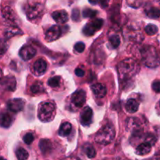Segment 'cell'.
Returning <instances> with one entry per match:
<instances>
[{"mask_svg":"<svg viewBox=\"0 0 160 160\" xmlns=\"http://www.w3.org/2000/svg\"><path fill=\"white\" fill-rule=\"evenodd\" d=\"M117 70L120 81H127L138 72L139 65L134 59H126L119 63Z\"/></svg>","mask_w":160,"mask_h":160,"instance_id":"cell-1","label":"cell"},{"mask_svg":"<svg viewBox=\"0 0 160 160\" xmlns=\"http://www.w3.org/2000/svg\"><path fill=\"white\" fill-rule=\"evenodd\" d=\"M142 60L145 66L151 68H156L160 65V55L155 47L145 45L141 49Z\"/></svg>","mask_w":160,"mask_h":160,"instance_id":"cell-2","label":"cell"},{"mask_svg":"<svg viewBox=\"0 0 160 160\" xmlns=\"http://www.w3.org/2000/svg\"><path fill=\"white\" fill-rule=\"evenodd\" d=\"M116 131L115 128L111 124H106L103 126L98 131L95 135V140L97 143L100 145H106L111 143L115 138Z\"/></svg>","mask_w":160,"mask_h":160,"instance_id":"cell-3","label":"cell"},{"mask_svg":"<svg viewBox=\"0 0 160 160\" xmlns=\"http://www.w3.org/2000/svg\"><path fill=\"white\" fill-rule=\"evenodd\" d=\"M56 115V106L51 102H45L39 106L38 117L42 122H50Z\"/></svg>","mask_w":160,"mask_h":160,"instance_id":"cell-4","label":"cell"},{"mask_svg":"<svg viewBox=\"0 0 160 160\" xmlns=\"http://www.w3.org/2000/svg\"><path fill=\"white\" fill-rule=\"evenodd\" d=\"M43 6L41 3L36 2L28 5L26 9L27 17L29 20H34L40 17L43 12Z\"/></svg>","mask_w":160,"mask_h":160,"instance_id":"cell-5","label":"cell"},{"mask_svg":"<svg viewBox=\"0 0 160 160\" xmlns=\"http://www.w3.org/2000/svg\"><path fill=\"white\" fill-rule=\"evenodd\" d=\"M86 102V92L84 90H78L72 95L71 102L75 107L81 108Z\"/></svg>","mask_w":160,"mask_h":160,"instance_id":"cell-6","label":"cell"},{"mask_svg":"<svg viewBox=\"0 0 160 160\" xmlns=\"http://www.w3.org/2000/svg\"><path fill=\"white\" fill-rule=\"evenodd\" d=\"M61 36V29L57 25H53L45 32V40L48 42L56 40Z\"/></svg>","mask_w":160,"mask_h":160,"instance_id":"cell-7","label":"cell"},{"mask_svg":"<svg viewBox=\"0 0 160 160\" xmlns=\"http://www.w3.org/2000/svg\"><path fill=\"white\" fill-rule=\"evenodd\" d=\"M36 49L33 46L29 45H24L21 48V49L19 52L20 58L23 60L28 61L29 59H31L36 54Z\"/></svg>","mask_w":160,"mask_h":160,"instance_id":"cell-8","label":"cell"},{"mask_svg":"<svg viewBox=\"0 0 160 160\" xmlns=\"http://www.w3.org/2000/svg\"><path fill=\"white\" fill-rule=\"evenodd\" d=\"M24 101L21 98H13L7 102V107L9 110L13 112H19L23 110L24 107Z\"/></svg>","mask_w":160,"mask_h":160,"instance_id":"cell-9","label":"cell"},{"mask_svg":"<svg viewBox=\"0 0 160 160\" xmlns=\"http://www.w3.org/2000/svg\"><path fill=\"white\" fill-rule=\"evenodd\" d=\"M93 117V111L88 106H86L81 113V123L83 126H88L91 124Z\"/></svg>","mask_w":160,"mask_h":160,"instance_id":"cell-10","label":"cell"},{"mask_svg":"<svg viewBox=\"0 0 160 160\" xmlns=\"http://www.w3.org/2000/svg\"><path fill=\"white\" fill-rule=\"evenodd\" d=\"M2 17L5 20V21L7 22V23H10V24L15 23V12L12 10V8L9 7V6H5L4 8H2Z\"/></svg>","mask_w":160,"mask_h":160,"instance_id":"cell-11","label":"cell"},{"mask_svg":"<svg viewBox=\"0 0 160 160\" xmlns=\"http://www.w3.org/2000/svg\"><path fill=\"white\" fill-rule=\"evenodd\" d=\"M33 70L34 74L41 76L44 74L47 70V63L44 59H38L33 65Z\"/></svg>","mask_w":160,"mask_h":160,"instance_id":"cell-12","label":"cell"},{"mask_svg":"<svg viewBox=\"0 0 160 160\" xmlns=\"http://www.w3.org/2000/svg\"><path fill=\"white\" fill-rule=\"evenodd\" d=\"M2 86L4 88L5 90L12 92L16 89L17 82L13 76H7L2 81Z\"/></svg>","mask_w":160,"mask_h":160,"instance_id":"cell-13","label":"cell"},{"mask_svg":"<svg viewBox=\"0 0 160 160\" xmlns=\"http://www.w3.org/2000/svg\"><path fill=\"white\" fill-rule=\"evenodd\" d=\"M52 17L58 23H64L68 20V14L65 10L55 11L52 14Z\"/></svg>","mask_w":160,"mask_h":160,"instance_id":"cell-14","label":"cell"},{"mask_svg":"<svg viewBox=\"0 0 160 160\" xmlns=\"http://www.w3.org/2000/svg\"><path fill=\"white\" fill-rule=\"evenodd\" d=\"M92 90L95 95L98 98H103L107 93V89L106 86L102 84H95L92 86Z\"/></svg>","mask_w":160,"mask_h":160,"instance_id":"cell-15","label":"cell"},{"mask_svg":"<svg viewBox=\"0 0 160 160\" xmlns=\"http://www.w3.org/2000/svg\"><path fill=\"white\" fill-rule=\"evenodd\" d=\"M12 118L8 112H1L0 113V126L2 128H8L12 124Z\"/></svg>","mask_w":160,"mask_h":160,"instance_id":"cell-16","label":"cell"},{"mask_svg":"<svg viewBox=\"0 0 160 160\" xmlns=\"http://www.w3.org/2000/svg\"><path fill=\"white\" fill-rule=\"evenodd\" d=\"M152 145L148 142H144L141 144L136 148V154L138 156H145L151 152Z\"/></svg>","mask_w":160,"mask_h":160,"instance_id":"cell-17","label":"cell"},{"mask_svg":"<svg viewBox=\"0 0 160 160\" xmlns=\"http://www.w3.org/2000/svg\"><path fill=\"white\" fill-rule=\"evenodd\" d=\"M139 108V103L138 101L134 98H130L128 100L126 105H125V109L130 113H134L138 111Z\"/></svg>","mask_w":160,"mask_h":160,"instance_id":"cell-18","label":"cell"},{"mask_svg":"<svg viewBox=\"0 0 160 160\" xmlns=\"http://www.w3.org/2000/svg\"><path fill=\"white\" fill-rule=\"evenodd\" d=\"M39 148L43 154H47L52 150V143L48 139H42L39 142Z\"/></svg>","mask_w":160,"mask_h":160,"instance_id":"cell-19","label":"cell"},{"mask_svg":"<svg viewBox=\"0 0 160 160\" xmlns=\"http://www.w3.org/2000/svg\"><path fill=\"white\" fill-rule=\"evenodd\" d=\"M72 130V126L70 123L68 122H66L63 123L60 126L59 130V135L62 136V137H66V136H68L70 134Z\"/></svg>","mask_w":160,"mask_h":160,"instance_id":"cell-20","label":"cell"},{"mask_svg":"<svg viewBox=\"0 0 160 160\" xmlns=\"http://www.w3.org/2000/svg\"><path fill=\"white\" fill-rule=\"evenodd\" d=\"M84 151L85 152V154L87 155V156L90 159H92V158L95 157L96 156V152H95V149L94 148L93 146L90 145V144H87L84 146Z\"/></svg>","mask_w":160,"mask_h":160,"instance_id":"cell-21","label":"cell"},{"mask_svg":"<svg viewBox=\"0 0 160 160\" xmlns=\"http://www.w3.org/2000/svg\"><path fill=\"white\" fill-rule=\"evenodd\" d=\"M146 14L149 18L157 19L160 17V9L158 8L152 7L146 11Z\"/></svg>","mask_w":160,"mask_h":160,"instance_id":"cell-22","label":"cell"},{"mask_svg":"<svg viewBox=\"0 0 160 160\" xmlns=\"http://www.w3.org/2000/svg\"><path fill=\"white\" fill-rule=\"evenodd\" d=\"M16 155L18 160H27L29 157L28 152L23 148H19L16 152Z\"/></svg>","mask_w":160,"mask_h":160,"instance_id":"cell-23","label":"cell"},{"mask_svg":"<svg viewBox=\"0 0 160 160\" xmlns=\"http://www.w3.org/2000/svg\"><path fill=\"white\" fill-rule=\"evenodd\" d=\"M44 86L43 84L41 82H36L34 84H32V86L31 87V91L32 93L34 94H38L42 93L44 92Z\"/></svg>","mask_w":160,"mask_h":160,"instance_id":"cell-24","label":"cell"},{"mask_svg":"<svg viewBox=\"0 0 160 160\" xmlns=\"http://www.w3.org/2000/svg\"><path fill=\"white\" fill-rule=\"evenodd\" d=\"M95 29L93 28L92 24L90 23H88V24H86L84 26V28H83V33H84L85 35L87 36H92V34H94L95 33Z\"/></svg>","mask_w":160,"mask_h":160,"instance_id":"cell-25","label":"cell"},{"mask_svg":"<svg viewBox=\"0 0 160 160\" xmlns=\"http://www.w3.org/2000/svg\"><path fill=\"white\" fill-rule=\"evenodd\" d=\"M60 84V77H52L48 81V84L51 88H56Z\"/></svg>","mask_w":160,"mask_h":160,"instance_id":"cell-26","label":"cell"},{"mask_svg":"<svg viewBox=\"0 0 160 160\" xmlns=\"http://www.w3.org/2000/svg\"><path fill=\"white\" fill-rule=\"evenodd\" d=\"M145 32L148 35H154L158 32V28L154 24H148L145 27Z\"/></svg>","mask_w":160,"mask_h":160,"instance_id":"cell-27","label":"cell"},{"mask_svg":"<svg viewBox=\"0 0 160 160\" xmlns=\"http://www.w3.org/2000/svg\"><path fill=\"white\" fill-rule=\"evenodd\" d=\"M109 42L113 48H117L120 44V38L117 34H113L109 37Z\"/></svg>","mask_w":160,"mask_h":160,"instance_id":"cell-28","label":"cell"},{"mask_svg":"<svg viewBox=\"0 0 160 160\" xmlns=\"http://www.w3.org/2000/svg\"><path fill=\"white\" fill-rule=\"evenodd\" d=\"M91 23L92 24L93 28H95V31H98L102 28L103 25V20L102 19H96V20H93V21L91 22Z\"/></svg>","mask_w":160,"mask_h":160,"instance_id":"cell-29","label":"cell"},{"mask_svg":"<svg viewBox=\"0 0 160 160\" xmlns=\"http://www.w3.org/2000/svg\"><path fill=\"white\" fill-rule=\"evenodd\" d=\"M97 14V12L95 10L91 9H85L83 11V16L85 18H90V17H94Z\"/></svg>","mask_w":160,"mask_h":160,"instance_id":"cell-30","label":"cell"},{"mask_svg":"<svg viewBox=\"0 0 160 160\" xmlns=\"http://www.w3.org/2000/svg\"><path fill=\"white\" fill-rule=\"evenodd\" d=\"M23 142H24L27 145H31V144L33 142V141H34V137L31 133H28V134H26L24 136H23Z\"/></svg>","mask_w":160,"mask_h":160,"instance_id":"cell-31","label":"cell"},{"mask_svg":"<svg viewBox=\"0 0 160 160\" xmlns=\"http://www.w3.org/2000/svg\"><path fill=\"white\" fill-rule=\"evenodd\" d=\"M8 45L6 44V41L3 39H0V56L4 54L6 51H7Z\"/></svg>","mask_w":160,"mask_h":160,"instance_id":"cell-32","label":"cell"},{"mask_svg":"<svg viewBox=\"0 0 160 160\" xmlns=\"http://www.w3.org/2000/svg\"><path fill=\"white\" fill-rule=\"evenodd\" d=\"M84 48H85V45H84L83 42H78V43L75 44L74 49L76 50L78 52H79V53L83 52L84 50Z\"/></svg>","mask_w":160,"mask_h":160,"instance_id":"cell-33","label":"cell"},{"mask_svg":"<svg viewBox=\"0 0 160 160\" xmlns=\"http://www.w3.org/2000/svg\"><path fill=\"white\" fill-rule=\"evenodd\" d=\"M128 2L129 4V6L134 8H137L141 6V4H142V0H128Z\"/></svg>","mask_w":160,"mask_h":160,"instance_id":"cell-34","label":"cell"},{"mask_svg":"<svg viewBox=\"0 0 160 160\" xmlns=\"http://www.w3.org/2000/svg\"><path fill=\"white\" fill-rule=\"evenodd\" d=\"M152 89L157 93H160V81H156L152 83Z\"/></svg>","mask_w":160,"mask_h":160,"instance_id":"cell-35","label":"cell"},{"mask_svg":"<svg viewBox=\"0 0 160 160\" xmlns=\"http://www.w3.org/2000/svg\"><path fill=\"white\" fill-rule=\"evenodd\" d=\"M156 142V138L154 137L153 135H149L146 138V140H145V142H148V144H150L151 145H154Z\"/></svg>","mask_w":160,"mask_h":160,"instance_id":"cell-36","label":"cell"},{"mask_svg":"<svg viewBox=\"0 0 160 160\" xmlns=\"http://www.w3.org/2000/svg\"><path fill=\"white\" fill-rule=\"evenodd\" d=\"M75 73H76V75L78 77H83L85 73H84V70H83L82 69L77 68L75 70Z\"/></svg>","mask_w":160,"mask_h":160,"instance_id":"cell-37","label":"cell"},{"mask_svg":"<svg viewBox=\"0 0 160 160\" xmlns=\"http://www.w3.org/2000/svg\"><path fill=\"white\" fill-rule=\"evenodd\" d=\"M109 1L110 0H99V3L100 5H101V6L102 8H106L108 6V5H109Z\"/></svg>","mask_w":160,"mask_h":160,"instance_id":"cell-38","label":"cell"},{"mask_svg":"<svg viewBox=\"0 0 160 160\" xmlns=\"http://www.w3.org/2000/svg\"><path fill=\"white\" fill-rule=\"evenodd\" d=\"M72 17H73V20H78V17H79V11L78 9H74L73 10V15H72Z\"/></svg>","mask_w":160,"mask_h":160,"instance_id":"cell-39","label":"cell"},{"mask_svg":"<svg viewBox=\"0 0 160 160\" xmlns=\"http://www.w3.org/2000/svg\"><path fill=\"white\" fill-rule=\"evenodd\" d=\"M88 1H89V2L92 3V5H95L98 2V1H99V0H88Z\"/></svg>","mask_w":160,"mask_h":160,"instance_id":"cell-40","label":"cell"},{"mask_svg":"<svg viewBox=\"0 0 160 160\" xmlns=\"http://www.w3.org/2000/svg\"><path fill=\"white\" fill-rule=\"evenodd\" d=\"M64 160H81V159H79L78 158H77V157H68Z\"/></svg>","mask_w":160,"mask_h":160,"instance_id":"cell-41","label":"cell"},{"mask_svg":"<svg viewBox=\"0 0 160 160\" xmlns=\"http://www.w3.org/2000/svg\"><path fill=\"white\" fill-rule=\"evenodd\" d=\"M2 77V72L1 69H0V80H1Z\"/></svg>","mask_w":160,"mask_h":160,"instance_id":"cell-42","label":"cell"},{"mask_svg":"<svg viewBox=\"0 0 160 160\" xmlns=\"http://www.w3.org/2000/svg\"><path fill=\"white\" fill-rule=\"evenodd\" d=\"M155 1H156L157 3H159V4H160V0H155Z\"/></svg>","mask_w":160,"mask_h":160,"instance_id":"cell-43","label":"cell"},{"mask_svg":"<svg viewBox=\"0 0 160 160\" xmlns=\"http://www.w3.org/2000/svg\"><path fill=\"white\" fill-rule=\"evenodd\" d=\"M0 160H6V159H3V158H0Z\"/></svg>","mask_w":160,"mask_h":160,"instance_id":"cell-44","label":"cell"}]
</instances>
